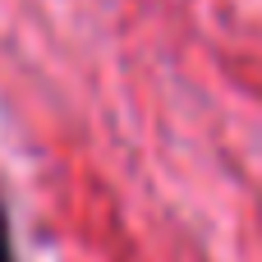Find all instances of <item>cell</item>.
<instances>
[{
	"instance_id": "obj_1",
	"label": "cell",
	"mask_w": 262,
	"mask_h": 262,
	"mask_svg": "<svg viewBox=\"0 0 262 262\" xmlns=\"http://www.w3.org/2000/svg\"><path fill=\"white\" fill-rule=\"evenodd\" d=\"M0 262H18V258H14V239H9V221H5V207H0Z\"/></svg>"
}]
</instances>
